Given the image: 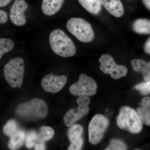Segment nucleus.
Here are the masks:
<instances>
[{
	"instance_id": "nucleus-22",
	"label": "nucleus",
	"mask_w": 150,
	"mask_h": 150,
	"mask_svg": "<svg viewBox=\"0 0 150 150\" xmlns=\"http://www.w3.org/2000/svg\"><path fill=\"white\" fill-rule=\"evenodd\" d=\"M17 130V124L16 121L13 120H11L8 121L3 128L4 134L10 137Z\"/></svg>"
},
{
	"instance_id": "nucleus-26",
	"label": "nucleus",
	"mask_w": 150,
	"mask_h": 150,
	"mask_svg": "<svg viewBox=\"0 0 150 150\" xmlns=\"http://www.w3.org/2000/svg\"><path fill=\"white\" fill-rule=\"evenodd\" d=\"M83 139L81 137L79 139L76 140L74 142H71V145L68 148L69 150H79L81 149L82 146L83 144Z\"/></svg>"
},
{
	"instance_id": "nucleus-5",
	"label": "nucleus",
	"mask_w": 150,
	"mask_h": 150,
	"mask_svg": "<svg viewBox=\"0 0 150 150\" xmlns=\"http://www.w3.org/2000/svg\"><path fill=\"white\" fill-rule=\"evenodd\" d=\"M117 124L120 129H126L133 134L139 133L143 127L142 121L138 112L127 106H124L120 110Z\"/></svg>"
},
{
	"instance_id": "nucleus-15",
	"label": "nucleus",
	"mask_w": 150,
	"mask_h": 150,
	"mask_svg": "<svg viewBox=\"0 0 150 150\" xmlns=\"http://www.w3.org/2000/svg\"><path fill=\"white\" fill-rule=\"evenodd\" d=\"M134 31L140 34H150V20L146 18H139L132 23Z\"/></svg>"
},
{
	"instance_id": "nucleus-10",
	"label": "nucleus",
	"mask_w": 150,
	"mask_h": 150,
	"mask_svg": "<svg viewBox=\"0 0 150 150\" xmlns=\"http://www.w3.org/2000/svg\"><path fill=\"white\" fill-rule=\"evenodd\" d=\"M28 8V4L25 0H15L11 7L10 18L11 21L17 26H22L26 23L25 13Z\"/></svg>"
},
{
	"instance_id": "nucleus-32",
	"label": "nucleus",
	"mask_w": 150,
	"mask_h": 150,
	"mask_svg": "<svg viewBox=\"0 0 150 150\" xmlns=\"http://www.w3.org/2000/svg\"><path fill=\"white\" fill-rule=\"evenodd\" d=\"M142 1L145 6L150 10V0H142Z\"/></svg>"
},
{
	"instance_id": "nucleus-2",
	"label": "nucleus",
	"mask_w": 150,
	"mask_h": 150,
	"mask_svg": "<svg viewBox=\"0 0 150 150\" xmlns=\"http://www.w3.org/2000/svg\"><path fill=\"white\" fill-rule=\"evenodd\" d=\"M17 114L29 120L45 118L48 113V107L45 101L39 98H34L20 104L17 107Z\"/></svg>"
},
{
	"instance_id": "nucleus-27",
	"label": "nucleus",
	"mask_w": 150,
	"mask_h": 150,
	"mask_svg": "<svg viewBox=\"0 0 150 150\" xmlns=\"http://www.w3.org/2000/svg\"><path fill=\"white\" fill-rule=\"evenodd\" d=\"M90 101V98L88 96H80L77 100V103L78 105L81 107L88 106V105L89 104Z\"/></svg>"
},
{
	"instance_id": "nucleus-3",
	"label": "nucleus",
	"mask_w": 150,
	"mask_h": 150,
	"mask_svg": "<svg viewBox=\"0 0 150 150\" xmlns=\"http://www.w3.org/2000/svg\"><path fill=\"white\" fill-rule=\"evenodd\" d=\"M24 72V61L19 57L11 59L4 68L5 79L10 86L14 88L21 87Z\"/></svg>"
},
{
	"instance_id": "nucleus-17",
	"label": "nucleus",
	"mask_w": 150,
	"mask_h": 150,
	"mask_svg": "<svg viewBox=\"0 0 150 150\" xmlns=\"http://www.w3.org/2000/svg\"><path fill=\"white\" fill-rule=\"evenodd\" d=\"M25 135L24 131L17 130L10 137L8 142V147L10 150L18 149L25 140Z\"/></svg>"
},
{
	"instance_id": "nucleus-30",
	"label": "nucleus",
	"mask_w": 150,
	"mask_h": 150,
	"mask_svg": "<svg viewBox=\"0 0 150 150\" xmlns=\"http://www.w3.org/2000/svg\"><path fill=\"white\" fill-rule=\"evenodd\" d=\"M34 150H46V146L44 143H37L35 145Z\"/></svg>"
},
{
	"instance_id": "nucleus-8",
	"label": "nucleus",
	"mask_w": 150,
	"mask_h": 150,
	"mask_svg": "<svg viewBox=\"0 0 150 150\" xmlns=\"http://www.w3.org/2000/svg\"><path fill=\"white\" fill-rule=\"evenodd\" d=\"M100 68L103 72L110 75L111 77L118 79L126 76L128 69L125 66L117 65L109 54L102 55L99 59Z\"/></svg>"
},
{
	"instance_id": "nucleus-23",
	"label": "nucleus",
	"mask_w": 150,
	"mask_h": 150,
	"mask_svg": "<svg viewBox=\"0 0 150 150\" xmlns=\"http://www.w3.org/2000/svg\"><path fill=\"white\" fill-rule=\"evenodd\" d=\"M37 142L38 134L35 131H30L25 137V146L28 149L33 147L36 144Z\"/></svg>"
},
{
	"instance_id": "nucleus-29",
	"label": "nucleus",
	"mask_w": 150,
	"mask_h": 150,
	"mask_svg": "<svg viewBox=\"0 0 150 150\" xmlns=\"http://www.w3.org/2000/svg\"><path fill=\"white\" fill-rule=\"evenodd\" d=\"M144 50L145 53L150 55V37L145 42L144 46Z\"/></svg>"
},
{
	"instance_id": "nucleus-16",
	"label": "nucleus",
	"mask_w": 150,
	"mask_h": 150,
	"mask_svg": "<svg viewBox=\"0 0 150 150\" xmlns=\"http://www.w3.org/2000/svg\"><path fill=\"white\" fill-rule=\"evenodd\" d=\"M84 8L92 14H98L100 13L102 4L100 0H78Z\"/></svg>"
},
{
	"instance_id": "nucleus-7",
	"label": "nucleus",
	"mask_w": 150,
	"mask_h": 150,
	"mask_svg": "<svg viewBox=\"0 0 150 150\" xmlns=\"http://www.w3.org/2000/svg\"><path fill=\"white\" fill-rule=\"evenodd\" d=\"M97 85L92 78L85 74L80 75L79 80L69 88L70 93L76 96H92L96 93Z\"/></svg>"
},
{
	"instance_id": "nucleus-18",
	"label": "nucleus",
	"mask_w": 150,
	"mask_h": 150,
	"mask_svg": "<svg viewBox=\"0 0 150 150\" xmlns=\"http://www.w3.org/2000/svg\"><path fill=\"white\" fill-rule=\"evenodd\" d=\"M54 134L55 132L53 128L49 126H42L39 129L38 134L37 143H44L51 139L54 137Z\"/></svg>"
},
{
	"instance_id": "nucleus-6",
	"label": "nucleus",
	"mask_w": 150,
	"mask_h": 150,
	"mask_svg": "<svg viewBox=\"0 0 150 150\" xmlns=\"http://www.w3.org/2000/svg\"><path fill=\"white\" fill-rule=\"evenodd\" d=\"M109 124L105 116L96 114L92 118L88 126V141L93 145H96L102 139Z\"/></svg>"
},
{
	"instance_id": "nucleus-21",
	"label": "nucleus",
	"mask_w": 150,
	"mask_h": 150,
	"mask_svg": "<svg viewBox=\"0 0 150 150\" xmlns=\"http://www.w3.org/2000/svg\"><path fill=\"white\" fill-rule=\"evenodd\" d=\"M137 110L142 121L146 125L150 126V108L141 106L137 108Z\"/></svg>"
},
{
	"instance_id": "nucleus-14",
	"label": "nucleus",
	"mask_w": 150,
	"mask_h": 150,
	"mask_svg": "<svg viewBox=\"0 0 150 150\" xmlns=\"http://www.w3.org/2000/svg\"><path fill=\"white\" fill-rule=\"evenodd\" d=\"M133 70L141 73L145 81H150V62H146L141 59H134L131 62Z\"/></svg>"
},
{
	"instance_id": "nucleus-31",
	"label": "nucleus",
	"mask_w": 150,
	"mask_h": 150,
	"mask_svg": "<svg viewBox=\"0 0 150 150\" xmlns=\"http://www.w3.org/2000/svg\"><path fill=\"white\" fill-rule=\"evenodd\" d=\"M13 0H0V7H4L8 4Z\"/></svg>"
},
{
	"instance_id": "nucleus-12",
	"label": "nucleus",
	"mask_w": 150,
	"mask_h": 150,
	"mask_svg": "<svg viewBox=\"0 0 150 150\" xmlns=\"http://www.w3.org/2000/svg\"><path fill=\"white\" fill-rule=\"evenodd\" d=\"M102 5L113 16L120 18L124 13V7L121 0H100Z\"/></svg>"
},
{
	"instance_id": "nucleus-28",
	"label": "nucleus",
	"mask_w": 150,
	"mask_h": 150,
	"mask_svg": "<svg viewBox=\"0 0 150 150\" xmlns=\"http://www.w3.org/2000/svg\"><path fill=\"white\" fill-rule=\"evenodd\" d=\"M8 14L6 12L4 11L0 10V23L4 24L5 23L8 21Z\"/></svg>"
},
{
	"instance_id": "nucleus-1",
	"label": "nucleus",
	"mask_w": 150,
	"mask_h": 150,
	"mask_svg": "<svg viewBox=\"0 0 150 150\" xmlns=\"http://www.w3.org/2000/svg\"><path fill=\"white\" fill-rule=\"evenodd\" d=\"M49 42L53 52L61 57H72L76 52L74 43L62 30L56 29L51 31Z\"/></svg>"
},
{
	"instance_id": "nucleus-20",
	"label": "nucleus",
	"mask_w": 150,
	"mask_h": 150,
	"mask_svg": "<svg viewBox=\"0 0 150 150\" xmlns=\"http://www.w3.org/2000/svg\"><path fill=\"white\" fill-rule=\"evenodd\" d=\"M14 46V43L11 39L4 38H0V59H1L4 54L11 51Z\"/></svg>"
},
{
	"instance_id": "nucleus-24",
	"label": "nucleus",
	"mask_w": 150,
	"mask_h": 150,
	"mask_svg": "<svg viewBox=\"0 0 150 150\" xmlns=\"http://www.w3.org/2000/svg\"><path fill=\"white\" fill-rule=\"evenodd\" d=\"M127 149L126 145L123 142L117 139H112L110 141V144L105 150H124Z\"/></svg>"
},
{
	"instance_id": "nucleus-4",
	"label": "nucleus",
	"mask_w": 150,
	"mask_h": 150,
	"mask_svg": "<svg viewBox=\"0 0 150 150\" xmlns=\"http://www.w3.org/2000/svg\"><path fill=\"white\" fill-rule=\"evenodd\" d=\"M67 30L78 40L88 43L93 40L95 33L91 25L83 19L72 18L67 21Z\"/></svg>"
},
{
	"instance_id": "nucleus-9",
	"label": "nucleus",
	"mask_w": 150,
	"mask_h": 150,
	"mask_svg": "<svg viewBox=\"0 0 150 150\" xmlns=\"http://www.w3.org/2000/svg\"><path fill=\"white\" fill-rule=\"evenodd\" d=\"M67 81L65 75H53L52 73L44 76L41 81V86L45 91L56 93L61 90Z\"/></svg>"
},
{
	"instance_id": "nucleus-19",
	"label": "nucleus",
	"mask_w": 150,
	"mask_h": 150,
	"mask_svg": "<svg viewBox=\"0 0 150 150\" xmlns=\"http://www.w3.org/2000/svg\"><path fill=\"white\" fill-rule=\"evenodd\" d=\"M71 127L68 131V137L71 142H73L81 137L83 128L78 124H74Z\"/></svg>"
},
{
	"instance_id": "nucleus-25",
	"label": "nucleus",
	"mask_w": 150,
	"mask_h": 150,
	"mask_svg": "<svg viewBox=\"0 0 150 150\" xmlns=\"http://www.w3.org/2000/svg\"><path fill=\"white\" fill-rule=\"evenodd\" d=\"M134 88L139 91L142 95H147L150 93V81L139 84L134 86Z\"/></svg>"
},
{
	"instance_id": "nucleus-13",
	"label": "nucleus",
	"mask_w": 150,
	"mask_h": 150,
	"mask_svg": "<svg viewBox=\"0 0 150 150\" xmlns=\"http://www.w3.org/2000/svg\"><path fill=\"white\" fill-rule=\"evenodd\" d=\"M65 0H43L41 10L48 16L54 15L62 8Z\"/></svg>"
},
{
	"instance_id": "nucleus-11",
	"label": "nucleus",
	"mask_w": 150,
	"mask_h": 150,
	"mask_svg": "<svg viewBox=\"0 0 150 150\" xmlns=\"http://www.w3.org/2000/svg\"><path fill=\"white\" fill-rule=\"evenodd\" d=\"M89 108L88 106L81 107L79 106L76 108H71L68 110L64 116L63 120L65 126L69 127L87 114Z\"/></svg>"
}]
</instances>
